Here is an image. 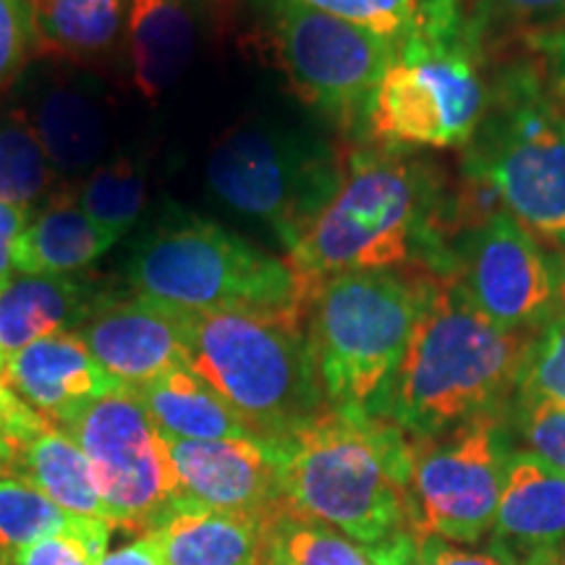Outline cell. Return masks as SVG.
Listing matches in <instances>:
<instances>
[{
	"label": "cell",
	"mask_w": 565,
	"mask_h": 565,
	"mask_svg": "<svg viewBox=\"0 0 565 565\" xmlns=\"http://www.w3.org/2000/svg\"><path fill=\"white\" fill-rule=\"evenodd\" d=\"M257 565H259V563H257Z\"/></svg>",
	"instance_id": "obj_44"
},
{
	"label": "cell",
	"mask_w": 565,
	"mask_h": 565,
	"mask_svg": "<svg viewBox=\"0 0 565 565\" xmlns=\"http://www.w3.org/2000/svg\"><path fill=\"white\" fill-rule=\"evenodd\" d=\"M513 391L519 406L565 408V315H555L532 335Z\"/></svg>",
	"instance_id": "obj_31"
},
{
	"label": "cell",
	"mask_w": 565,
	"mask_h": 565,
	"mask_svg": "<svg viewBox=\"0 0 565 565\" xmlns=\"http://www.w3.org/2000/svg\"><path fill=\"white\" fill-rule=\"evenodd\" d=\"M74 333L95 362L126 387L147 385L186 364L173 309L139 294H108Z\"/></svg>",
	"instance_id": "obj_15"
},
{
	"label": "cell",
	"mask_w": 565,
	"mask_h": 565,
	"mask_svg": "<svg viewBox=\"0 0 565 565\" xmlns=\"http://www.w3.org/2000/svg\"><path fill=\"white\" fill-rule=\"evenodd\" d=\"M129 55L134 82L150 100L175 87L196 47V11L192 0H131Z\"/></svg>",
	"instance_id": "obj_19"
},
{
	"label": "cell",
	"mask_w": 565,
	"mask_h": 565,
	"mask_svg": "<svg viewBox=\"0 0 565 565\" xmlns=\"http://www.w3.org/2000/svg\"><path fill=\"white\" fill-rule=\"evenodd\" d=\"M110 288L79 275H19L0 291V364L55 333H74Z\"/></svg>",
	"instance_id": "obj_18"
},
{
	"label": "cell",
	"mask_w": 565,
	"mask_h": 565,
	"mask_svg": "<svg viewBox=\"0 0 565 565\" xmlns=\"http://www.w3.org/2000/svg\"><path fill=\"white\" fill-rule=\"evenodd\" d=\"M448 202L440 175L408 150L364 145L343 154L338 192L307 236L288 252L303 294L343 273H456L445 244Z\"/></svg>",
	"instance_id": "obj_1"
},
{
	"label": "cell",
	"mask_w": 565,
	"mask_h": 565,
	"mask_svg": "<svg viewBox=\"0 0 565 565\" xmlns=\"http://www.w3.org/2000/svg\"><path fill=\"white\" fill-rule=\"evenodd\" d=\"M0 565H13V563H11V557L6 555V553H0Z\"/></svg>",
	"instance_id": "obj_43"
},
{
	"label": "cell",
	"mask_w": 565,
	"mask_h": 565,
	"mask_svg": "<svg viewBox=\"0 0 565 565\" xmlns=\"http://www.w3.org/2000/svg\"><path fill=\"white\" fill-rule=\"evenodd\" d=\"M32 210L13 207V204L0 202V291L13 280V252H17L19 236L30 225Z\"/></svg>",
	"instance_id": "obj_38"
},
{
	"label": "cell",
	"mask_w": 565,
	"mask_h": 565,
	"mask_svg": "<svg viewBox=\"0 0 565 565\" xmlns=\"http://www.w3.org/2000/svg\"><path fill=\"white\" fill-rule=\"evenodd\" d=\"M526 45L532 55L540 58L550 84H553L557 97L565 103V32L526 40Z\"/></svg>",
	"instance_id": "obj_39"
},
{
	"label": "cell",
	"mask_w": 565,
	"mask_h": 565,
	"mask_svg": "<svg viewBox=\"0 0 565 565\" xmlns=\"http://www.w3.org/2000/svg\"><path fill=\"white\" fill-rule=\"evenodd\" d=\"M482 55L469 26L412 34L374 89L364 141L391 150H463L487 105Z\"/></svg>",
	"instance_id": "obj_9"
},
{
	"label": "cell",
	"mask_w": 565,
	"mask_h": 565,
	"mask_svg": "<svg viewBox=\"0 0 565 565\" xmlns=\"http://www.w3.org/2000/svg\"><path fill=\"white\" fill-rule=\"evenodd\" d=\"M183 362L254 440L280 445L324 412L301 312H179Z\"/></svg>",
	"instance_id": "obj_4"
},
{
	"label": "cell",
	"mask_w": 565,
	"mask_h": 565,
	"mask_svg": "<svg viewBox=\"0 0 565 565\" xmlns=\"http://www.w3.org/2000/svg\"><path fill=\"white\" fill-rule=\"evenodd\" d=\"M66 433L87 456L113 526L145 534L175 513L179 482L168 443L131 387L92 401Z\"/></svg>",
	"instance_id": "obj_12"
},
{
	"label": "cell",
	"mask_w": 565,
	"mask_h": 565,
	"mask_svg": "<svg viewBox=\"0 0 565 565\" xmlns=\"http://www.w3.org/2000/svg\"><path fill=\"white\" fill-rule=\"evenodd\" d=\"M463 175L540 242L565 249V103L536 55L505 63L487 82Z\"/></svg>",
	"instance_id": "obj_5"
},
{
	"label": "cell",
	"mask_w": 565,
	"mask_h": 565,
	"mask_svg": "<svg viewBox=\"0 0 565 565\" xmlns=\"http://www.w3.org/2000/svg\"><path fill=\"white\" fill-rule=\"evenodd\" d=\"M147 175L145 166L131 158H116L97 166L76 192V202L100 228L121 238L145 207Z\"/></svg>",
	"instance_id": "obj_28"
},
{
	"label": "cell",
	"mask_w": 565,
	"mask_h": 565,
	"mask_svg": "<svg viewBox=\"0 0 565 565\" xmlns=\"http://www.w3.org/2000/svg\"><path fill=\"white\" fill-rule=\"evenodd\" d=\"M498 412L412 440L408 534L475 545L492 534L508 463Z\"/></svg>",
	"instance_id": "obj_11"
},
{
	"label": "cell",
	"mask_w": 565,
	"mask_h": 565,
	"mask_svg": "<svg viewBox=\"0 0 565 565\" xmlns=\"http://www.w3.org/2000/svg\"><path fill=\"white\" fill-rule=\"evenodd\" d=\"M34 55V26L26 0H0V89Z\"/></svg>",
	"instance_id": "obj_33"
},
{
	"label": "cell",
	"mask_w": 565,
	"mask_h": 565,
	"mask_svg": "<svg viewBox=\"0 0 565 565\" xmlns=\"http://www.w3.org/2000/svg\"><path fill=\"white\" fill-rule=\"evenodd\" d=\"M51 181L53 166L26 116H0V202L32 210Z\"/></svg>",
	"instance_id": "obj_29"
},
{
	"label": "cell",
	"mask_w": 565,
	"mask_h": 565,
	"mask_svg": "<svg viewBox=\"0 0 565 565\" xmlns=\"http://www.w3.org/2000/svg\"><path fill=\"white\" fill-rule=\"evenodd\" d=\"M263 30L296 97L341 131L364 139L374 89L398 45L299 0H267Z\"/></svg>",
	"instance_id": "obj_10"
},
{
	"label": "cell",
	"mask_w": 565,
	"mask_h": 565,
	"mask_svg": "<svg viewBox=\"0 0 565 565\" xmlns=\"http://www.w3.org/2000/svg\"><path fill=\"white\" fill-rule=\"evenodd\" d=\"M42 424L47 422L0 383V477H13L21 450L40 433Z\"/></svg>",
	"instance_id": "obj_34"
},
{
	"label": "cell",
	"mask_w": 565,
	"mask_h": 565,
	"mask_svg": "<svg viewBox=\"0 0 565 565\" xmlns=\"http://www.w3.org/2000/svg\"><path fill=\"white\" fill-rule=\"evenodd\" d=\"M343 175V154L278 121H244L215 141L207 186L236 215L273 233L286 254L307 236Z\"/></svg>",
	"instance_id": "obj_8"
},
{
	"label": "cell",
	"mask_w": 565,
	"mask_h": 565,
	"mask_svg": "<svg viewBox=\"0 0 565 565\" xmlns=\"http://www.w3.org/2000/svg\"><path fill=\"white\" fill-rule=\"evenodd\" d=\"M433 278L427 270L343 273L315 288L307 338L324 404L370 412L404 359Z\"/></svg>",
	"instance_id": "obj_6"
},
{
	"label": "cell",
	"mask_w": 565,
	"mask_h": 565,
	"mask_svg": "<svg viewBox=\"0 0 565 565\" xmlns=\"http://www.w3.org/2000/svg\"><path fill=\"white\" fill-rule=\"evenodd\" d=\"M30 126L38 134L53 171L82 175L95 171L108 145L103 105L82 84L55 82L32 97Z\"/></svg>",
	"instance_id": "obj_20"
},
{
	"label": "cell",
	"mask_w": 565,
	"mask_h": 565,
	"mask_svg": "<svg viewBox=\"0 0 565 565\" xmlns=\"http://www.w3.org/2000/svg\"><path fill=\"white\" fill-rule=\"evenodd\" d=\"M299 3L362 26L393 45H404L419 26L424 0H299Z\"/></svg>",
	"instance_id": "obj_32"
},
{
	"label": "cell",
	"mask_w": 565,
	"mask_h": 565,
	"mask_svg": "<svg viewBox=\"0 0 565 565\" xmlns=\"http://www.w3.org/2000/svg\"><path fill=\"white\" fill-rule=\"evenodd\" d=\"M565 545V471L532 450L508 456L490 553L505 565H555Z\"/></svg>",
	"instance_id": "obj_16"
},
{
	"label": "cell",
	"mask_w": 565,
	"mask_h": 565,
	"mask_svg": "<svg viewBox=\"0 0 565 565\" xmlns=\"http://www.w3.org/2000/svg\"><path fill=\"white\" fill-rule=\"evenodd\" d=\"M131 291L179 312H301L309 296L291 265L202 217L168 221L129 259Z\"/></svg>",
	"instance_id": "obj_7"
},
{
	"label": "cell",
	"mask_w": 565,
	"mask_h": 565,
	"mask_svg": "<svg viewBox=\"0 0 565 565\" xmlns=\"http://www.w3.org/2000/svg\"><path fill=\"white\" fill-rule=\"evenodd\" d=\"M168 454L179 482V508L246 513L267 519L282 505L278 454L254 437L171 440Z\"/></svg>",
	"instance_id": "obj_14"
},
{
	"label": "cell",
	"mask_w": 565,
	"mask_h": 565,
	"mask_svg": "<svg viewBox=\"0 0 565 565\" xmlns=\"http://www.w3.org/2000/svg\"><path fill=\"white\" fill-rule=\"evenodd\" d=\"M0 383L21 404L61 429L92 401L121 385L95 362L76 333L40 338L13 353L9 362L0 364Z\"/></svg>",
	"instance_id": "obj_17"
},
{
	"label": "cell",
	"mask_w": 565,
	"mask_h": 565,
	"mask_svg": "<svg viewBox=\"0 0 565 565\" xmlns=\"http://www.w3.org/2000/svg\"><path fill=\"white\" fill-rule=\"evenodd\" d=\"M13 565H97L105 555L71 534H53L9 553Z\"/></svg>",
	"instance_id": "obj_36"
},
{
	"label": "cell",
	"mask_w": 565,
	"mask_h": 565,
	"mask_svg": "<svg viewBox=\"0 0 565 565\" xmlns=\"http://www.w3.org/2000/svg\"><path fill=\"white\" fill-rule=\"evenodd\" d=\"M412 565H505L498 555H492L490 550L487 553H475V550H463L450 545V542L435 540V536H427V540H414V555Z\"/></svg>",
	"instance_id": "obj_37"
},
{
	"label": "cell",
	"mask_w": 565,
	"mask_h": 565,
	"mask_svg": "<svg viewBox=\"0 0 565 565\" xmlns=\"http://www.w3.org/2000/svg\"><path fill=\"white\" fill-rule=\"evenodd\" d=\"M110 529L105 519L68 513L26 479L0 477V553L9 555L53 534H71L108 555Z\"/></svg>",
	"instance_id": "obj_26"
},
{
	"label": "cell",
	"mask_w": 565,
	"mask_h": 565,
	"mask_svg": "<svg viewBox=\"0 0 565 565\" xmlns=\"http://www.w3.org/2000/svg\"><path fill=\"white\" fill-rule=\"evenodd\" d=\"M34 55L100 61L116 47L131 0H26Z\"/></svg>",
	"instance_id": "obj_24"
},
{
	"label": "cell",
	"mask_w": 565,
	"mask_h": 565,
	"mask_svg": "<svg viewBox=\"0 0 565 565\" xmlns=\"http://www.w3.org/2000/svg\"><path fill=\"white\" fill-rule=\"evenodd\" d=\"M13 477L26 479L68 513L110 521L87 456L66 429L53 427L51 422L42 424L40 433L24 445Z\"/></svg>",
	"instance_id": "obj_25"
},
{
	"label": "cell",
	"mask_w": 565,
	"mask_h": 565,
	"mask_svg": "<svg viewBox=\"0 0 565 565\" xmlns=\"http://www.w3.org/2000/svg\"><path fill=\"white\" fill-rule=\"evenodd\" d=\"M162 437L171 440H225L252 437L223 398L186 364L152 383L131 387Z\"/></svg>",
	"instance_id": "obj_22"
},
{
	"label": "cell",
	"mask_w": 565,
	"mask_h": 565,
	"mask_svg": "<svg viewBox=\"0 0 565 565\" xmlns=\"http://www.w3.org/2000/svg\"><path fill=\"white\" fill-rule=\"evenodd\" d=\"M454 278L487 320L536 333L557 315L550 254L511 212L494 207L458 242Z\"/></svg>",
	"instance_id": "obj_13"
},
{
	"label": "cell",
	"mask_w": 565,
	"mask_h": 565,
	"mask_svg": "<svg viewBox=\"0 0 565 565\" xmlns=\"http://www.w3.org/2000/svg\"><path fill=\"white\" fill-rule=\"evenodd\" d=\"M555 565H565V545H563L561 553H557V557H555Z\"/></svg>",
	"instance_id": "obj_42"
},
{
	"label": "cell",
	"mask_w": 565,
	"mask_h": 565,
	"mask_svg": "<svg viewBox=\"0 0 565 565\" xmlns=\"http://www.w3.org/2000/svg\"><path fill=\"white\" fill-rule=\"evenodd\" d=\"M97 565H168V557L158 529H152V532L139 534L131 545L108 553Z\"/></svg>",
	"instance_id": "obj_40"
},
{
	"label": "cell",
	"mask_w": 565,
	"mask_h": 565,
	"mask_svg": "<svg viewBox=\"0 0 565 565\" xmlns=\"http://www.w3.org/2000/svg\"><path fill=\"white\" fill-rule=\"evenodd\" d=\"M532 335L498 328L454 275H435L404 359L366 414L412 437H433L498 412Z\"/></svg>",
	"instance_id": "obj_2"
},
{
	"label": "cell",
	"mask_w": 565,
	"mask_h": 565,
	"mask_svg": "<svg viewBox=\"0 0 565 565\" xmlns=\"http://www.w3.org/2000/svg\"><path fill=\"white\" fill-rule=\"evenodd\" d=\"M259 565H377L370 547L280 505L263 521Z\"/></svg>",
	"instance_id": "obj_27"
},
{
	"label": "cell",
	"mask_w": 565,
	"mask_h": 565,
	"mask_svg": "<svg viewBox=\"0 0 565 565\" xmlns=\"http://www.w3.org/2000/svg\"><path fill=\"white\" fill-rule=\"evenodd\" d=\"M550 267H553V280H555L557 315H565V249H555L550 254Z\"/></svg>",
	"instance_id": "obj_41"
},
{
	"label": "cell",
	"mask_w": 565,
	"mask_h": 565,
	"mask_svg": "<svg viewBox=\"0 0 565 565\" xmlns=\"http://www.w3.org/2000/svg\"><path fill=\"white\" fill-rule=\"evenodd\" d=\"M118 236L79 207L76 196L58 194L30 217L13 252L19 275H76L113 249Z\"/></svg>",
	"instance_id": "obj_21"
},
{
	"label": "cell",
	"mask_w": 565,
	"mask_h": 565,
	"mask_svg": "<svg viewBox=\"0 0 565 565\" xmlns=\"http://www.w3.org/2000/svg\"><path fill=\"white\" fill-rule=\"evenodd\" d=\"M519 429L532 454L565 471V408L519 406Z\"/></svg>",
	"instance_id": "obj_35"
},
{
	"label": "cell",
	"mask_w": 565,
	"mask_h": 565,
	"mask_svg": "<svg viewBox=\"0 0 565 565\" xmlns=\"http://www.w3.org/2000/svg\"><path fill=\"white\" fill-rule=\"evenodd\" d=\"M282 505L338 529L362 547L408 532L412 440L366 412L324 408L273 445Z\"/></svg>",
	"instance_id": "obj_3"
},
{
	"label": "cell",
	"mask_w": 565,
	"mask_h": 565,
	"mask_svg": "<svg viewBox=\"0 0 565 565\" xmlns=\"http://www.w3.org/2000/svg\"><path fill=\"white\" fill-rule=\"evenodd\" d=\"M466 24L482 51L487 42L545 38L565 32V0H469Z\"/></svg>",
	"instance_id": "obj_30"
},
{
	"label": "cell",
	"mask_w": 565,
	"mask_h": 565,
	"mask_svg": "<svg viewBox=\"0 0 565 565\" xmlns=\"http://www.w3.org/2000/svg\"><path fill=\"white\" fill-rule=\"evenodd\" d=\"M158 534L168 565H257L263 555L257 515L179 508Z\"/></svg>",
	"instance_id": "obj_23"
}]
</instances>
